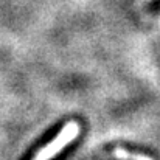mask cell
Returning <instances> with one entry per match:
<instances>
[{"label":"cell","mask_w":160,"mask_h":160,"mask_svg":"<svg viewBox=\"0 0 160 160\" xmlns=\"http://www.w3.org/2000/svg\"><path fill=\"white\" fill-rule=\"evenodd\" d=\"M79 131H81V128H79V124L76 121H68L48 145H45L44 148H41V151L34 156L33 160H52L68 143H72L79 135Z\"/></svg>","instance_id":"obj_1"},{"label":"cell","mask_w":160,"mask_h":160,"mask_svg":"<svg viewBox=\"0 0 160 160\" xmlns=\"http://www.w3.org/2000/svg\"><path fill=\"white\" fill-rule=\"evenodd\" d=\"M113 157L118 160H152L151 157H148V156L132 154V152H129V151H126V149H123V148H117V149L113 151Z\"/></svg>","instance_id":"obj_2"}]
</instances>
